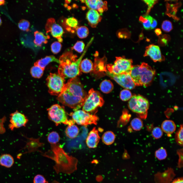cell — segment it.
<instances>
[{"instance_id": "cell-1", "label": "cell", "mask_w": 183, "mask_h": 183, "mask_svg": "<svg viewBox=\"0 0 183 183\" xmlns=\"http://www.w3.org/2000/svg\"><path fill=\"white\" fill-rule=\"evenodd\" d=\"M87 95L79 78L77 77L68 80L57 99L63 105L75 111L82 106Z\"/></svg>"}, {"instance_id": "cell-2", "label": "cell", "mask_w": 183, "mask_h": 183, "mask_svg": "<svg viewBox=\"0 0 183 183\" xmlns=\"http://www.w3.org/2000/svg\"><path fill=\"white\" fill-rule=\"evenodd\" d=\"M42 155L55 162L53 168L57 174L62 173L70 175L77 169V159L66 153L58 144H51L50 150Z\"/></svg>"}, {"instance_id": "cell-3", "label": "cell", "mask_w": 183, "mask_h": 183, "mask_svg": "<svg viewBox=\"0 0 183 183\" xmlns=\"http://www.w3.org/2000/svg\"><path fill=\"white\" fill-rule=\"evenodd\" d=\"M84 53L77 59V56L71 51L64 53L59 59V65L58 68V73L65 78L71 79L77 77L81 72L80 65Z\"/></svg>"}, {"instance_id": "cell-4", "label": "cell", "mask_w": 183, "mask_h": 183, "mask_svg": "<svg viewBox=\"0 0 183 183\" xmlns=\"http://www.w3.org/2000/svg\"><path fill=\"white\" fill-rule=\"evenodd\" d=\"M155 73L154 70L147 64L133 66L130 72L136 86H146L152 81Z\"/></svg>"}, {"instance_id": "cell-5", "label": "cell", "mask_w": 183, "mask_h": 183, "mask_svg": "<svg viewBox=\"0 0 183 183\" xmlns=\"http://www.w3.org/2000/svg\"><path fill=\"white\" fill-rule=\"evenodd\" d=\"M47 110L49 118L55 123L56 126L61 123L70 126L75 123L72 119H68V114L64 106L54 104Z\"/></svg>"}, {"instance_id": "cell-6", "label": "cell", "mask_w": 183, "mask_h": 183, "mask_svg": "<svg viewBox=\"0 0 183 183\" xmlns=\"http://www.w3.org/2000/svg\"><path fill=\"white\" fill-rule=\"evenodd\" d=\"M104 102L100 93L92 88L87 95L82 106V110L88 113L93 112L96 111L98 108L102 106Z\"/></svg>"}, {"instance_id": "cell-7", "label": "cell", "mask_w": 183, "mask_h": 183, "mask_svg": "<svg viewBox=\"0 0 183 183\" xmlns=\"http://www.w3.org/2000/svg\"><path fill=\"white\" fill-rule=\"evenodd\" d=\"M46 80L49 93L51 95L59 96L65 84V78L58 73H50Z\"/></svg>"}, {"instance_id": "cell-8", "label": "cell", "mask_w": 183, "mask_h": 183, "mask_svg": "<svg viewBox=\"0 0 183 183\" xmlns=\"http://www.w3.org/2000/svg\"><path fill=\"white\" fill-rule=\"evenodd\" d=\"M132 60L124 57H116L114 64H109L107 66L108 71L110 72L116 74L125 73H129L133 66Z\"/></svg>"}, {"instance_id": "cell-9", "label": "cell", "mask_w": 183, "mask_h": 183, "mask_svg": "<svg viewBox=\"0 0 183 183\" xmlns=\"http://www.w3.org/2000/svg\"><path fill=\"white\" fill-rule=\"evenodd\" d=\"M128 107L132 112L141 115H146L149 106L148 100L142 96H132L128 102Z\"/></svg>"}, {"instance_id": "cell-10", "label": "cell", "mask_w": 183, "mask_h": 183, "mask_svg": "<svg viewBox=\"0 0 183 183\" xmlns=\"http://www.w3.org/2000/svg\"><path fill=\"white\" fill-rule=\"evenodd\" d=\"M69 115L78 124L85 126L88 125H97L98 120V117L95 115L90 114L83 110H78L71 112Z\"/></svg>"}, {"instance_id": "cell-11", "label": "cell", "mask_w": 183, "mask_h": 183, "mask_svg": "<svg viewBox=\"0 0 183 183\" xmlns=\"http://www.w3.org/2000/svg\"><path fill=\"white\" fill-rule=\"evenodd\" d=\"M102 71L105 72L106 75L126 89H133L136 86L129 73L115 74L110 72L106 69L105 68Z\"/></svg>"}, {"instance_id": "cell-12", "label": "cell", "mask_w": 183, "mask_h": 183, "mask_svg": "<svg viewBox=\"0 0 183 183\" xmlns=\"http://www.w3.org/2000/svg\"><path fill=\"white\" fill-rule=\"evenodd\" d=\"M45 28L47 33H50L53 37L57 39L59 42H63L61 37L64 32L62 27L56 23L54 18H51L47 20Z\"/></svg>"}, {"instance_id": "cell-13", "label": "cell", "mask_w": 183, "mask_h": 183, "mask_svg": "<svg viewBox=\"0 0 183 183\" xmlns=\"http://www.w3.org/2000/svg\"><path fill=\"white\" fill-rule=\"evenodd\" d=\"M28 121L27 118L24 114L17 111L10 115L9 127L11 130H13L25 126Z\"/></svg>"}, {"instance_id": "cell-14", "label": "cell", "mask_w": 183, "mask_h": 183, "mask_svg": "<svg viewBox=\"0 0 183 183\" xmlns=\"http://www.w3.org/2000/svg\"><path fill=\"white\" fill-rule=\"evenodd\" d=\"M144 56H149L155 62H161L164 59L159 46L154 44H150L146 47Z\"/></svg>"}, {"instance_id": "cell-15", "label": "cell", "mask_w": 183, "mask_h": 183, "mask_svg": "<svg viewBox=\"0 0 183 183\" xmlns=\"http://www.w3.org/2000/svg\"><path fill=\"white\" fill-rule=\"evenodd\" d=\"M100 137L98 130L94 127L89 133L86 139L87 146L90 148H96L99 142Z\"/></svg>"}, {"instance_id": "cell-16", "label": "cell", "mask_w": 183, "mask_h": 183, "mask_svg": "<svg viewBox=\"0 0 183 183\" xmlns=\"http://www.w3.org/2000/svg\"><path fill=\"white\" fill-rule=\"evenodd\" d=\"M86 17L89 24L93 28L96 27L102 19V17L97 11L93 9H89L87 11Z\"/></svg>"}, {"instance_id": "cell-17", "label": "cell", "mask_w": 183, "mask_h": 183, "mask_svg": "<svg viewBox=\"0 0 183 183\" xmlns=\"http://www.w3.org/2000/svg\"><path fill=\"white\" fill-rule=\"evenodd\" d=\"M82 3H85L90 9L97 10L102 8L104 11L108 10L107 2L106 1L100 0H88L81 1Z\"/></svg>"}, {"instance_id": "cell-18", "label": "cell", "mask_w": 183, "mask_h": 183, "mask_svg": "<svg viewBox=\"0 0 183 183\" xmlns=\"http://www.w3.org/2000/svg\"><path fill=\"white\" fill-rule=\"evenodd\" d=\"M63 23L66 29L72 33H74L78 27V21L74 17H70L65 19Z\"/></svg>"}, {"instance_id": "cell-19", "label": "cell", "mask_w": 183, "mask_h": 183, "mask_svg": "<svg viewBox=\"0 0 183 183\" xmlns=\"http://www.w3.org/2000/svg\"><path fill=\"white\" fill-rule=\"evenodd\" d=\"M54 62L59 63V60L53 55L47 56L38 60L34 63V65L39 67L44 70L46 66L50 63Z\"/></svg>"}, {"instance_id": "cell-20", "label": "cell", "mask_w": 183, "mask_h": 183, "mask_svg": "<svg viewBox=\"0 0 183 183\" xmlns=\"http://www.w3.org/2000/svg\"><path fill=\"white\" fill-rule=\"evenodd\" d=\"M162 130L167 134H171L175 131L176 125L172 120H166L162 123L161 125Z\"/></svg>"}, {"instance_id": "cell-21", "label": "cell", "mask_w": 183, "mask_h": 183, "mask_svg": "<svg viewBox=\"0 0 183 183\" xmlns=\"http://www.w3.org/2000/svg\"><path fill=\"white\" fill-rule=\"evenodd\" d=\"M35 39L34 42L36 45L40 47L42 44L47 43L48 39H50V36L49 35H45L42 33L36 31L34 33Z\"/></svg>"}, {"instance_id": "cell-22", "label": "cell", "mask_w": 183, "mask_h": 183, "mask_svg": "<svg viewBox=\"0 0 183 183\" xmlns=\"http://www.w3.org/2000/svg\"><path fill=\"white\" fill-rule=\"evenodd\" d=\"M14 162L13 158L9 154H4L0 157V165L7 168L11 167Z\"/></svg>"}, {"instance_id": "cell-23", "label": "cell", "mask_w": 183, "mask_h": 183, "mask_svg": "<svg viewBox=\"0 0 183 183\" xmlns=\"http://www.w3.org/2000/svg\"><path fill=\"white\" fill-rule=\"evenodd\" d=\"M93 64L90 59L85 58L81 61L80 65L81 71L87 73L90 72L93 68Z\"/></svg>"}, {"instance_id": "cell-24", "label": "cell", "mask_w": 183, "mask_h": 183, "mask_svg": "<svg viewBox=\"0 0 183 183\" xmlns=\"http://www.w3.org/2000/svg\"><path fill=\"white\" fill-rule=\"evenodd\" d=\"M79 132V129L74 124L71 126H68L65 131L66 136L71 139H74L77 137Z\"/></svg>"}, {"instance_id": "cell-25", "label": "cell", "mask_w": 183, "mask_h": 183, "mask_svg": "<svg viewBox=\"0 0 183 183\" xmlns=\"http://www.w3.org/2000/svg\"><path fill=\"white\" fill-rule=\"evenodd\" d=\"M114 85L112 82L110 80H105L102 81L100 85L101 90L103 93L108 94L113 90Z\"/></svg>"}, {"instance_id": "cell-26", "label": "cell", "mask_w": 183, "mask_h": 183, "mask_svg": "<svg viewBox=\"0 0 183 183\" xmlns=\"http://www.w3.org/2000/svg\"><path fill=\"white\" fill-rule=\"evenodd\" d=\"M115 138V136L113 132L111 131H108L103 134L102 136V140L104 144L109 145L114 142Z\"/></svg>"}, {"instance_id": "cell-27", "label": "cell", "mask_w": 183, "mask_h": 183, "mask_svg": "<svg viewBox=\"0 0 183 183\" xmlns=\"http://www.w3.org/2000/svg\"><path fill=\"white\" fill-rule=\"evenodd\" d=\"M154 18L150 16L147 15L141 16L139 21L142 23L144 28L146 30L151 29V26Z\"/></svg>"}, {"instance_id": "cell-28", "label": "cell", "mask_w": 183, "mask_h": 183, "mask_svg": "<svg viewBox=\"0 0 183 183\" xmlns=\"http://www.w3.org/2000/svg\"><path fill=\"white\" fill-rule=\"evenodd\" d=\"M44 70L38 66L34 65L31 69L30 73L33 77L39 78L43 75Z\"/></svg>"}, {"instance_id": "cell-29", "label": "cell", "mask_w": 183, "mask_h": 183, "mask_svg": "<svg viewBox=\"0 0 183 183\" xmlns=\"http://www.w3.org/2000/svg\"><path fill=\"white\" fill-rule=\"evenodd\" d=\"M76 31L78 37L81 39L86 37L89 33L88 28L85 26L78 27L76 29Z\"/></svg>"}, {"instance_id": "cell-30", "label": "cell", "mask_w": 183, "mask_h": 183, "mask_svg": "<svg viewBox=\"0 0 183 183\" xmlns=\"http://www.w3.org/2000/svg\"><path fill=\"white\" fill-rule=\"evenodd\" d=\"M47 139L48 142L51 144H56L60 140L58 134L55 131H52L48 135Z\"/></svg>"}, {"instance_id": "cell-31", "label": "cell", "mask_w": 183, "mask_h": 183, "mask_svg": "<svg viewBox=\"0 0 183 183\" xmlns=\"http://www.w3.org/2000/svg\"><path fill=\"white\" fill-rule=\"evenodd\" d=\"M130 125L132 128L135 131L141 130L143 126L142 121L138 118L133 119L131 121Z\"/></svg>"}, {"instance_id": "cell-32", "label": "cell", "mask_w": 183, "mask_h": 183, "mask_svg": "<svg viewBox=\"0 0 183 183\" xmlns=\"http://www.w3.org/2000/svg\"><path fill=\"white\" fill-rule=\"evenodd\" d=\"M183 125H181L177 131L175 135V139L176 142L177 144L181 146H183Z\"/></svg>"}, {"instance_id": "cell-33", "label": "cell", "mask_w": 183, "mask_h": 183, "mask_svg": "<svg viewBox=\"0 0 183 183\" xmlns=\"http://www.w3.org/2000/svg\"><path fill=\"white\" fill-rule=\"evenodd\" d=\"M30 24L27 20L25 19H22L18 23L19 28L21 30L28 32L29 30Z\"/></svg>"}, {"instance_id": "cell-34", "label": "cell", "mask_w": 183, "mask_h": 183, "mask_svg": "<svg viewBox=\"0 0 183 183\" xmlns=\"http://www.w3.org/2000/svg\"><path fill=\"white\" fill-rule=\"evenodd\" d=\"M132 96L131 93L128 89H123L120 93V98L121 100L124 101H127L130 99Z\"/></svg>"}, {"instance_id": "cell-35", "label": "cell", "mask_w": 183, "mask_h": 183, "mask_svg": "<svg viewBox=\"0 0 183 183\" xmlns=\"http://www.w3.org/2000/svg\"><path fill=\"white\" fill-rule=\"evenodd\" d=\"M155 156L159 160H162L165 159L167 156L166 150L163 148L161 147L157 150L155 152Z\"/></svg>"}, {"instance_id": "cell-36", "label": "cell", "mask_w": 183, "mask_h": 183, "mask_svg": "<svg viewBox=\"0 0 183 183\" xmlns=\"http://www.w3.org/2000/svg\"><path fill=\"white\" fill-rule=\"evenodd\" d=\"M85 46V44L83 42L78 41L71 48L72 50L74 49L79 53H81L83 51Z\"/></svg>"}, {"instance_id": "cell-37", "label": "cell", "mask_w": 183, "mask_h": 183, "mask_svg": "<svg viewBox=\"0 0 183 183\" xmlns=\"http://www.w3.org/2000/svg\"><path fill=\"white\" fill-rule=\"evenodd\" d=\"M163 134V131L161 128L158 127L154 128L152 131V136L156 139L160 138L162 136Z\"/></svg>"}, {"instance_id": "cell-38", "label": "cell", "mask_w": 183, "mask_h": 183, "mask_svg": "<svg viewBox=\"0 0 183 183\" xmlns=\"http://www.w3.org/2000/svg\"><path fill=\"white\" fill-rule=\"evenodd\" d=\"M62 47L61 44L59 42L55 41L51 45V50L54 54L58 53L60 51Z\"/></svg>"}, {"instance_id": "cell-39", "label": "cell", "mask_w": 183, "mask_h": 183, "mask_svg": "<svg viewBox=\"0 0 183 183\" xmlns=\"http://www.w3.org/2000/svg\"><path fill=\"white\" fill-rule=\"evenodd\" d=\"M161 27L162 30L166 32H170L173 29V26L172 23L169 21L167 20H165L163 22Z\"/></svg>"}, {"instance_id": "cell-40", "label": "cell", "mask_w": 183, "mask_h": 183, "mask_svg": "<svg viewBox=\"0 0 183 183\" xmlns=\"http://www.w3.org/2000/svg\"><path fill=\"white\" fill-rule=\"evenodd\" d=\"M46 180L44 176L40 174H38L34 178L33 183H46Z\"/></svg>"}, {"instance_id": "cell-41", "label": "cell", "mask_w": 183, "mask_h": 183, "mask_svg": "<svg viewBox=\"0 0 183 183\" xmlns=\"http://www.w3.org/2000/svg\"><path fill=\"white\" fill-rule=\"evenodd\" d=\"M143 1L146 3L148 6L147 14L146 15L148 14L150 12L151 8L158 1L157 0H143Z\"/></svg>"}, {"instance_id": "cell-42", "label": "cell", "mask_w": 183, "mask_h": 183, "mask_svg": "<svg viewBox=\"0 0 183 183\" xmlns=\"http://www.w3.org/2000/svg\"><path fill=\"white\" fill-rule=\"evenodd\" d=\"M157 22L156 20L154 19L151 26V29L155 28L157 25Z\"/></svg>"}, {"instance_id": "cell-43", "label": "cell", "mask_w": 183, "mask_h": 183, "mask_svg": "<svg viewBox=\"0 0 183 183\" xmlns=\"http://www.w3.org/2000/svg\"><path fill=\"white\" fill-rule=\"evenodd\" d=\"M172 183H183L182 178H179L174 180Z\"/></svg>"}, {"instance_id": "cell-44", "label": "cell", "mask_w": 183, "mask_h": 183, "mask_svg": "<svg viewBox=\"0 0 183 183\" xmlns=\"http://www.w3.org/2000/svg\"><path fill=\"white\" fill-rule=\"evenodd\" d=\"M155 32L157 35H161L162 33L160 29L157 28L155 30Z\"/></svg>"}, {"instance_id": "cell-45", "label": "cell", "mask_w": 183, "mask_h": 183, "mask_svg": "<svg viewBox=\"0 0 183 183\" xmlns=\"http://www.w3.org/2000/svg\"><path fill=\"white\" fill-rule=\"evenodd\" d=\"M46 183H59V182L56 180H54L52 181L51 183L49 182H48L47 181Z\"/></svg>"}, {"instance_id": "cell-46", "label": "cell", "mask_w": 183, "mask_h": 183, "mask_svg": "<svg viewBox=\"0 0 183 183\" xmlns=\"http://www.w3.org/2000/svg\"><path fill=\"white\" fill-rule=\"evenodd\" d=\"M5 3L4 0H0V5H4Z\"/></svg>"}, {"instance_id": "cell-47", "label": "cell", "mask_w": 183, "mask_h": 183, "mask_svg": "<svg viewBox=\"0 0 183 183\" xmlns=\"http://www.w3.org/2000/svg\"><path fill=\"white\" fill-rule=\"evenodd\" d=\"M71 2L70 0H66L65 1V2L66 4H69Z\"/></svg>"}, {"instance_id": "cell-48", "label": "cell", "mask_w": 183, "mask_h": 183, "mask_svg": "<svg viewBox=\"0 0 183 183\" xmlns=\"http://www.w3.org/2000/svg\"><path fill=\"white\" fill-rule=\"evenodd\" d=\"M2 21L1 19V18L0 17V26H1V24H2Z\"/></svg>"}]
</instances>
